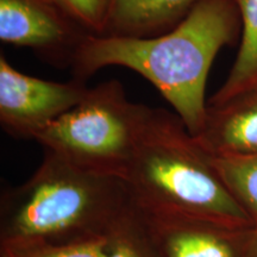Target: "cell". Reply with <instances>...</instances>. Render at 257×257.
<instances>
[{"label":"cell","mask_w":257,"mask_h":257,"mask_svg":"<svg viewBox=\"0 0 257 257\" xmlns=\"http://www.w3.org/2000/svg\"><path fill=\"white\" fill-rule=\"evenodd\" d=\"M242 30L233 0H199L174 28L150 37L88 35L70 61L74 78L85 81L106 67L131 69L169 102L197 136L207 115L208 73L221 48Z\"/></svg>","instance_id":"obj_1"},{"label":"cell","mask_w":257,"mask_h":257,"mask_svg":"<svg viewBox=\"0 0 257 257\" xmlns=\"http://www.w3.org/2000/svg\"><path fill=\"white\" fill-rule=\"evenodd\" d=\"M123 181L135 206L146 213L236 230L255 227L217 173L211 154L174 111L148 107Z\"/></svg>","instance_id":"obj_2"},{"label":"cell","mask_w":257,"mask_h":257,"mask_svg":"<svg viewBox=\"0 0 257 257\" xmlns=\"http://www.w3.org/2000/svg\"><path fill=\"white\" fill-rule=\"evenodd\" d=\"M134 205L121 179L79 168L44 150L34 174L3 193L0 242L76 244L107 239Z\"/></svg>","instance_id":"obj_3"},{"label":"cell","mask_w":257,"mask_h":257,"mask_svg":"<svg viewBox=\"0 0 257 257\" xmlns=\"http://www.w3.org/2000/svg\"><path fill=\"white\" fill-rule=\"evenodd\" d=\"M148 107L128 100L118 80H108L89 87L78 105L35 141L79 168L123 180Z\"/></svg>","instance_id":"obj_4"},{"label":"cell","mask_w":257,"mask_h":257,"mask_svg":"<svg viewBox=\"0 0 257 257\" xmlns=\"http://www.w3.org/2000/svg\"><path fill=\"white\" fill-rule=\"evenodd\" d=\"M85 81L57 82L19 72L0 55V123L16 138L35 140L47 126L72 110L88 91Z\"/></svg>","instance_id":"obj_5"},{"label":"cell","mask_w":257,"mask_h":257,"mask_svg":"<svg viewBox=\"0 0 257 257\" xmlns=\"http://www.w3.org/2000/svg\"><path fill=\"white\" fill-rule=\"evenodd\" d=\"M53 0H0V40L69 63L88 36Z\"/></svg>","instance_id":"obj_6"},{"label":"cell","mask_w":257,"mask_h":257,"mask_svg":"<svg viewBox=\"0 0 257 257\" xmlns=\"http://www.w3.org/2000/svg\"><path fill=\"white\" fill-rule=\"evenodd\" d=\"M143 213L163 257H246L251 229L236 230L194 218Z\"/></svg>","instance_id":"obj_7"},{"label":"cell","mask_w":257,"mask_h":257,"mask_svg":"<svg viewBox=\"0 0 257 257\" xmlns=\"http://www.w3.org/2000/svg\"><path fill=\"white\" fill-rule=\"evenodd\" d=\"M195 138L213 156L257 154V87L216 106L207 105Z\"/></svg>","instance_id":"obj_8"},{"label":"cell","mask_w":257,"mask_h":257,"mask_svg":"<svg viewBox=\"0 0 257 257\" xmlns=\"http://www.w3.org/2000/svg\"><path fill=\"white\" fill-rule=\"evenodd\" d=\"M199 0H108L102 36L150 37L174 28Z\"/></svg>","instance_id":"obj_9"},{"label":"cell","mask_w":257,"mask_h":257,"mask_svg":"<svg viewBox=\"0 0 257 257\" xmlns=\"http://www.w3.org/2000/svg\"><path fill=\"white\" fill-rule=\"evenodd\" d=\"M233 3L242 24L239 49L229 75L208 100V106L224 104L257 87V0H233Z\"/></svg>","instance_id":"obj_10"},{"label":"cell","mask_w":257,"mask_h":257,"mask_svg":"<svg viewBox=\"0 0 257 257\" xmlns=\"http://www.w3.org/2000/svg\"><path fill=\"white\" fill-rule=\"evenodd\" d=\"M107 257H163L146 216L135 205L108 234Z\"/></svg>","instance_id":"obj_11"},{"label":"cell","mask_w":257,"mask_h":257,"mask_svg":"<svg viewBox=\"0 0 257 257\" xmlns=\"http://www.w3.org/2000/svg\"><path fill=\"white\" fill-rule=\"evenodd\" d=\"M212 162L231 194L257 225V154L213 156Z\"/></svg>","instance_id":"obj_12"},{"label":"cell","mask_w":257,"mask_h":257,"mask_svg":"<svg viewBox=\"0 0 257 257\" xmlns=\"http://www.w3.org/2000/svg\"><path fill=\"white\" fill-rule=\"evenodd\" d=\"M0 257H107V239L76 244L5 240L0 242Z\"/></svg>","instance_id":"obj_13"},{"label":"cell","mask_w":257,"mask_h":257,"mask_svg":"<svg viewBox=\"0 0 257 257\" xmlns=\"http://www.w3.org/2000/svg\"><path fill=\"white\" fill-rule=\"evenodd\" d=\"M70 19L89 35L102 36L108 0H53Z\"/></svg>","instance_id":"obj_14"},{"label":"cell","mask_w":257,"mask_h":257,"mask_svg":"<svg viewBox=\"0 0 257 257\" xmlns=\"http://www.w3.org/2000/svg\"><path fill=\"white\" fill-rule=\"evenodd\" d=\"M246 257H257V225L250 230L246 243Z\"/></svg>","instance_id":"obj_15"}]
</instances>
